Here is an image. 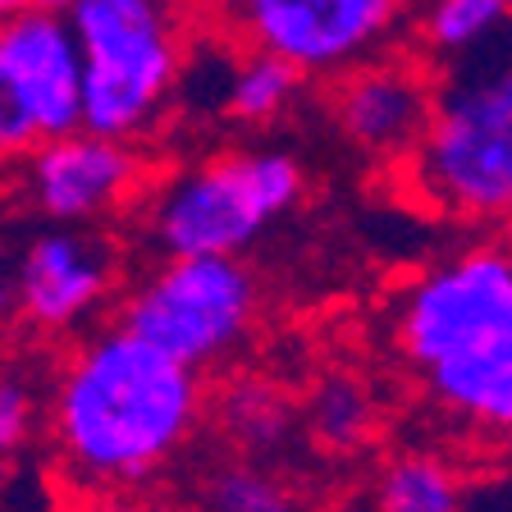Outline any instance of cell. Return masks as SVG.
Masks as SVG:
<instances>
[{
    "mask_svg": "<svg viewBox=\"0 0 512 512\" xmlns=\"http://www.w3.org/2000/svg\"><path fill=\"white\" fill-rule=\"evenodd\" d=\"M211 384L106 320L64 348L46 380V439L69 485L128 494L170 471L206 426Z\"/></svg>",
    "mask_w": 512,
    "mask_h": 512,
    "instance_id": "obj_1",
    "label": "cell"
},
{
    "mask_svg": "<svg viewBox=\"0 0 512 512\" xmlns=\"http://www.w3.org/2000/svg\"><path fill=\"white\" fill-rule=\"evenodd\" d=\"M389 348L416 398L467 444L512 448V243H471L389 302Z\"/></svg>",
    "mask_w": 512,
    "mask_h": 512,
    "instance_id": "obj_2",
    "label": "cell"
},
{
    "mask_svg": "<svg viewBox=\"0 0 512 512\" xmlns=\"http://www.w3.org/2000/svg\"><path fill=\"white\" fill-rule=\"evenodd\" d=\"M64 19L83 64V128L142 142L179 96L183 0H74Z\"/></svg>",
    "mask_w": 512,
    "mask_h": 512,
    "instance_id": "obj_3",
    "label": "cell"
},
{
    "mask_svg": "<svg viewBox=\"0 0 512 512\" xmlns=\"http://www.w3.org/2000/svg\"><path fill=\"white\" fill-rule=\"evenodd\" d=\"M412 192L458 220H512V60L471 55L435 87L430 119L403 160Z\"/></svg>",
    "mask_w": 512,
    "mask_h": 512,
    "instance_id": "obj_4",
    "label": "cell"
},
{
    "mask_svg": "<svg viewBox=\"0 0 512 512\" xmlns=\"http://www.w3.org/2000/svg\"><path fill=\"white\" fill-rule=\"evenodd\" d=\"M302 192L307 174L288 151H220L156 183L142 229L156 256H243L302 202Z\"/></svg>",
    "mask_w": 512,
    "mask_h": 512,
    "instance_id": "obj_5",
    "label": "cell"
},
{
    "mask_svg": "<svg viewBox=\"0 0 512 512\" xmlns=\"http://www.w3.org/2000/svg\"><path fill=\"white\" fill-rule=\"evenodd\" d=\"M261 316V288L243 256H160L119 288L115 320L174 362L211 375L247 348Z\"/></svg>",
    "mask_w": 512,
    "mask_h": 512,
    "instance_id": "obj_6",
    "label": "cell"
},
{
    "mask_svg": "<svg viewBox=\"0 0 512 512\" xmlns=\"http://www.w3.org/2000/svg\"><path fill=\"white\" fill-rule=\"evenodd\" d=\"M10 320L37 339H78L119 298V256L92 224H51L14 256Z\"/></svg>",
    "mask_w": 512,
    "mask_h": 512,
    "instance_id": "obj_7",
    "label": "cell"
},
{
    "mask_svg": "<svg viewBox=\"0 0 512 512\" xmlns=\"http://www.w3.org/2000/svg\"><path fill=\"white\" fill-rule=\"evenodd\" d=\"M403 10L407 0H234V23L252 51L275 55L311 78L371 60Z\"/></svg>",
    "mask_w": 512,
    "mask_h": 512,
    "instance_id": "obj_8",
    "label": "cell"
},
{
    "mask_svg": "<svg viewBox=\"0 0 512 512\" xmlns=\"http://www.w3.org/2000/svg\"><path fill=\"white\" fill-rule=\"evenodd\" d=\"M19 192L46 224H101L147 192V160L138 142L92 128L46 138L14 165Z\"/></svg>",
    "mask_w": 512,
    "mask_h": 512,
    "instance_id": "obj_9",
    "label": "cell"
},
{
    "mask_svg": "<svg viewBox=\"0 0 512 512\" xmlns=\"http://www.w3.org/2000/svg\"><path fill=\"white\" fill-rule=\"evenodd\" d=\"M435 87L412 60H362L334 87L339 133L375 160H407L430 119Z\"/></svg>",
    "mask_w": 512,
    "mask_h": 512,
    "instance_id": "obj_10",
    "label": "cell"
},
{
    "mask_svg": "<svg viewBox=\"0 0 512 512\" xmlns=\"http://www.w3.org/2000/svg\"><path fill=\"white\" fill-rule=\"evenodd\" d=\"M0 55L42 128V142L83 128V64L64 14L28 10L0 23Z\"/></svg>",
    "mask_w": 512,
    "mask_h": 512,
    "instance_id": "obj_11",
    "label": "cell"
},
{
    "mask_svg": "<svg viewBox=\"0 0 512 512\" xmlns=\"http://www.w3.org/2000/svg\"><path fill=\"white\" fill-rule=\"evenodd\" d=\"M380 394L357 371H325L298 403V430L330 458H352L380 439Z\"/></svg>",
    "mask_w": 512,
    "mask_h": 512,
    "instance_id": "obj_12",
    "label": "cell"
},
{
    "mask_svg": "<svg viewBox=\"0 0 512 512\" xmlns=\"http://www.w3.org/2000/svg\"><path fill=\"white\" fill-rule=\"evenodd\" d=\"M206 421H215L234 453L266 458L298 430V403L266 375H229L206 403Z\"/></svg>",
    "mask_w": 512,
    "mask_h": 512,
    "instance_id": "obj_13",
    "label": "cell"
},
{
    "mask_svg": "<svg viewBox=\"0 0 512 512\" xmlns=\"http://www.w3.org/2000/svg\"><path fill=\"white\" fill-rule=\"evenodd\" d=\"M375 512H467V471L444 448H398L375 476Z\"/></svg>",
    "mask_w": 512,
    "mask_h": 512,
    "instance_id": "obj_14",
    "label": "cell"
},
{
    "mask_svg": "<svg viewBox=\"0 0 512 512\" xmlns=\"http://www.w3.org/2000/svg\"><path fill=\"white\" fill-rule=\"evenodd\" d=\"M197 512H307V499L266 458L234 453L202 476Z\"/></svg>",
    "mask_w": 512,
    "mask_h": 512,
    "instance_id": "obj_15",
    "label": "cell"
},
{
    "mask_svg": "<svg viewBox=\"0 0 512 512\" xmlns=\"http://www.w3.org/2000/svg\"><path fill=\"white\" fill-rule=\"evenodd\" d=\"M298 87H302V74L293 64L275 60L266 51H247L243 60L229 64L220 110L229 119H238V124H275L298 101Z\"/></svg>",
    "mask_w": 512,
    "mask_h": 512,
    "instance_id": "obj_16",
    "label": "cell"
},
{
    "mask_svg": "<svg viewBox=\"0 0 512 512\" xmlns=\"http://www.w3.org/2000/svg\"><path fill=\"white\" fill-rule=\"evenodd\" d=\"M512 28V0H430L421 14V37L435 55L471 60L485 55Z\"/></svg>",
    "mask_w": 512,
    "mask_h": 512,
    "instance_id": "obj_17",
    "label": "cell"
},
{
    "mask_svg": "<svg viewBox=\"0 0 512 512\" xmlns=\"http://www.w3.org/2000/svg\"><path fill=\"white\" fill-rule=\"evenodd\" d=\"M46 426V380L28 371V366L5 362L0 366V476L14 471Z\"/></svg>",
    "mask_w": 512,
    "mask_h": 512,
    "instance_id": "obj_18",
    "label": "cell"
},
{
    "mask_svg": "<svg viewBox=\"0 0 512 512\" xmlns=\"http://www.w3.org/2000/svg\"><path fill=\"white\" fill-rule=\"evenodd\" d=\"M37 142H42V128H37V119H32L28 101H23L19 83L10 74V64L0 55V170H14Z\"/></svg>",
    "mask_w": 512,
    "mask_h": 512,
    "instance_id": "obj_19",
    "label": "cell"
},
{
    "mask_svg": "<svg viewBox=\"0 0 512 512\" xmlns=\"http://www.w3.org/2000/svg\"><path fill=\"white\" fill-rule=\"evenodd\" d=\"M28 10H46V0H0V23L19 19V14H28Z\"/></svg>",
    "mask_w": 512,
    "mask_h": 512,
    "instance_id": "obj_20",
    "label": "cell"
},
{
    "mask_svg": "<svg viewBox=\"0 0 512 512\" xmlns=\"http://www.w3.org/2000/svg\"><path fill=\"white\" fill-rule=\"evenodd\" d=\"M96 512H133V508H128L119 494H101V508H96Z\"/></svg>",
    "mask_w": 512,
    "mask_h": 512,
    "instance_id": "obj_21",
    "label": "cell"
},
{
    "mask_svg": "<svg viewBox=\"0 0 512 512\" xmlns=\"http://www.w3.org/2000/svg\"><path fill=\"white\" fill-rule=\"evenodd\" d=\"M10 316V284H5V261H0V320Z\"/></svg>",
    "mask_w": 512,
    "mask_h": 512,
    "instance_id": "obj_22",
    "label": "cell"
},
{
    "mask_svg": "<svg viewBox=\"0 0 512 512\" xmlns=\"http://www.w3.org/2000/svg\"><path fill=\"white\" fill-rule=\"evenodd\" d=\"M69 5H74V0H46V10H55V14H64Z\"/></svg>",
    "mask_w": 512,
    "mask_h": 512,
    "instance_id": "obj_23",
    "label": "cell"
}]
</instances>
